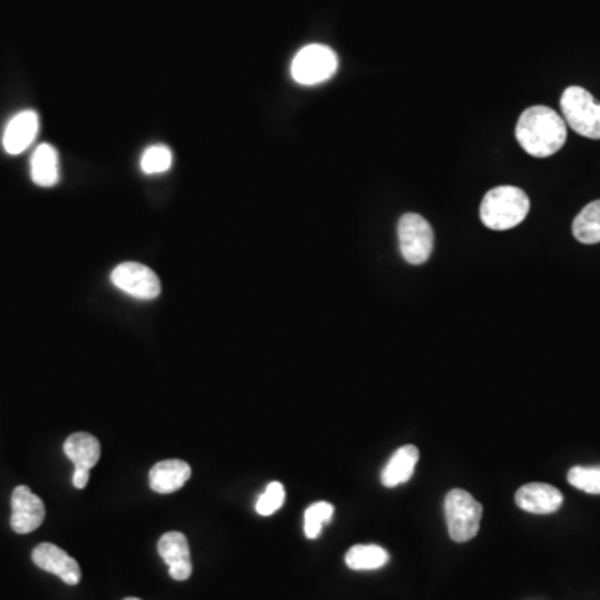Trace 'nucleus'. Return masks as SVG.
<instances>
[{
	"mask_svg": "<svg viewBox=\"0 0 600 600\" xmlns=\"http://www.w3.org/2000/svg\"><path fill=\"white\" fill-rule=\"evenodd\" d=\"M515 137L527 154L544 159L564 147L567 124L555 110L545 105H534L520 115Z\"/></svg>",
	"mask_w": 600,
	"mask_h": 600,
	"instance_id": "1",
	"label": "nucleus"
},
{
	"mask_svg": "<svg viewBox=\"0 0 600 600\" xmlns=\"http://www.w3.org/2000/svg\"><path fill=\"white\" fill-rule=\"evenodd\" d=\"M530 200L524 190L514 185H500L489 190L480 204V220L492 230L514 229L529 214Z\"/></svg>",
	"mask_w": 600,
	"mask_h": 600,
	"instance_id": "2",
	"label": "nucleus"
},
{
	"mask_svg": "<svg viewBox=\"0 0 600 600\" xmlns=\"http://www.w3.org/2000/svg\"><path fill=\"white\" fill-rule=\"evenodd\" d=\"M565 124L587 139L600 140V104L582 87H569L560 97Z\"/></svg>",
	"mask_w": 600,
	"mask_h": 600,
	"instance_id": "3",
	"label": "nucleus"
},
{
	"mask_svg": "<svg viewBox=\"0 0 600 600\" xmlns=\"http://www.w3.org/2000/svg\"><path fill=\"white\" fill-rule=\"evenodd\" d=\"M445 520L450 539L454 542H469L480 529L482 505L467 490H450L445 497Z\"/></svg>",
	"mask_w": 600,
	"mask_h": 600,
	"instance_id": "4",
	"label": "nucleus"
},
{
	"mask_svg": "<svg viewBox=\"0 0 600 600\" xmlns=\"http://www.w3.org/2000/svg\"><path fill=\"white\" fill-rule=\"evenodd\" d=\"M337 55L322 44H310L300 49L292 60L290 74L300 85H317L329 80L337 72Z\"/></svg>",
	"mask_w": 600,
	"mask_h": 600,
	"instance_id": "5",
	"label": "nucleus"
},
{
	"mask_svg": "<svg viewBox=\"0 0 600 600\" xmlns=\"http://www.w3.org/2000/svg\"><path fill=\"white\" fill-rule=\"evenodd\" d=\"M397 234L400 252L409 264L420 265L429 260L434 250V230L422 215L414 212L402 215Z\"/></svg>",
	"mask_w": 600,
	"mask_h": 600,
	"instance_id": "6",
	"label": "nucleus"
},
{
	"mask_svg": "<svg viewBox=\"0 0 600 600\" xmlns=\"http://www.w3.org/2000/svg\"><path fill=\"white\" fill-rule=\"evenodd\" d=\"M110 280L117 289L140 300L157 299L162 290L159 277L154 270L139 262H124L117 265L110 274Z\"/></svg>",
	"mask_w": 600,
	"mask_h": 600,
	"instance_id": "7",
	"label": "nucleus"
},
{
	"mask_svg": "<svg viewBox=\"0 0 600 600\" xmlns=\"http://www.w3.org/2000/svg\"><path fill=\"white\" fill-rule=\"evenodd\" d=\"M10 504H12L10 525L17 534H30L35 529H39L44 522V500L34 494L27 485L15 487Z\"/></svg>",
	"mask_w": 600,
	"mask_h": 600,
	"instance_id": "8",
	"label": "nucleus"
},
{
	"mask_svg": "<svg viewBox=\"0 0 600 600\" xmlns=\"http://www.w3.org/2000/svg\"><path fill=\"white\" fill-rule=\"evenodd\" d=\"M32 560L39 569L57 575L67 585H77L82 579L79 562L57 545L49 542L37 545L32 550Z\"/></svg>",
	"mask_w": 600,
	"mask_h": 600,
	"instance_id": "9",
	"label": "nucleus"
},
{
	"mask_svg": "<svg viewBox=\"0 0 600 600\" xmlns=\"http://www.w3.org/2000/svg\"><path fill=\"white\" fill-rule=\"evenodd\" d=\"M515 504L530 514H552L564 504V495L554 485L530 482L517 490Z\"/></svg>",
	"mask_w": 600,
	"mask_h": 600,
	"instance_id": "10",
	"label": "nucleus"
},
{
	"mask_svg": "<svg viewBox=\"0 0 600 600\" xmlns=\"http://www.w3.org/2000/svg\"><path fill=\"white\" fill-rule=\"evenodd\" d=\"M159 554L169 565V575L174 580L189 579L192 575L189 540L182 532H167L159 540Z\"/></svg>",
	"mask_w": 600,
	"mask_h": 600,
	"instance_id": "11",
	"label": "nucleus"
},
{
	"mask_svg": "<svg viewBox=\"0 0 600 600\" xmlns=\"http://www.w3.org/2000/svg\"><path fill=\"white\" fill-rule=\"evenodd\" d=\"M39 134V115L34 110H24L10 120L4 132V149L7 154L19 155L29 149Z\"/></svg>",
	"mask_w": 600,
	"mask_h": 600,
	"instance_id": "12",
	"label": "nucleus"
},
{
	"mask_svg": "<svg viewBox=\"0 0 600 600\" xmlns=\"http://www.w3.org/2000/svg\"><path fill=\"white\" fill-rule=\"evenodd\" d=\"M190 475H192V469L184 460H162L150 469V489L157 494H172L184 487L185 482L190 479Z\"/></svg>",
	"mask_w": 600,
	"mask_h": 600,
	"instance_id": "13",
	"label": "nucleus"
},
{
	"mask_svg": "<svg viewBox=\"0 0 600 600\" xmlns=\"http://www.w3.org/2000/svg\"><path fill=\"white\" fill-rule=\"evenodd\" d=\"M419 460V449L415 445H404L395 450L380 475V480L385 487H397L405 484L414 474L415 465Z\"/></svg>",
	"mask_w": 600,
	"mask_h": 600,
	"instance_id": "14",
	"label": "nucleus"
},
{
	"mask_svg": "<svg viewBox=\"0 0 600 600\" xmlns=\"http://www.w3.org/2000/svg\"><path fill=\"white\" fill-rule=\"evenodd\" d=\"M30 177L40 187H52L59 182V154L50 144H40L30 160Z\"/></svg>",
	"mask_w": 600,
	"mask_h": 600,
	"instance_id": "15",
	"label": "nucleus"
},
{
	"mask_svg": "<svg viewBox=\"0 0 600 600\" xmlns=\"http://www.w3.org/2000/svg\"><path fill=\"white\" fill-rule=\"evenodd\" d=\"M64 452L75 467L92 469L100 459V442L87 432H77L65 440Z\"/></svg>",
	"mask_w": 600,
	"mask_h": 600,
	"instance_id": "16",
	"label": "nucleus"
},
{
	"mask_svg": "<svg viewBox=\"0 0 600 600\" xmlns=\"http://www.w3.org/2000/svg\"><path fill=\"white\" fill-rule=\"evenodd\" d=\"M572 234L582 244H599L600 242V200L590 202L582 209L574 224Z\"/></svg>",
	"mask_w": 600,
	"mask_h": 600,
	"instance_id": "17",
	"label": "nucleus"
},
{
	"mask_svg": "<svg viewBox=\"0 0 600 600\" xmlns=\"http://www.w3.org/2000/svg\"><path fill=\"white\" fill-rule=\"evenodd\" d=\"M389 562L387 550L379 545H354L345 554V564L352 570H375Z\"/></svg>",
	"mask_w": 600,
	"mask_h": 600,
	"instance_id": "18",
	"label": "nucleus"
},
{
	"mask_svg": "<svg viewBox=\"0 0 600 600\" xmlns=\"http://www.w3.org/2000/svg\"><path fill=\"white\" fill-rule=\"evenodd\" d=\"M334 515V505L329 502H315L305 510L304 532L307 539H317L322 534V527L329 524Z\"/></svg>",
	"mask_w": 600,
	"mask_h": 600,
	"instance_id": "19",
	"label": "nucleus"
},
{
	"mask_svg": "<svg viewBox=\"0 0 600 600\" xmlns=\"http://www.w3.org/2000/svg\"><path fill=\"white\" fill-rule=\"evenodd\" d=\"M172 162H174V157H172V150L169 147L152 145L142 155L140 169L144 174H164L172 167Z\"/></svg>",
	"mask_w": 600,
	"mask_h": 600,
	"instance_id": "20",
	"label": "nucleus"
},
{
	"mask_svg": "<svg viewBox=\"0 0 600 600\" xmlns=\"http://www.w3.org/2000/svg\"><path fill=\"white\" fill-rule=\"evenodd\" d=\"M569 484L587 494H600V467H572L567 474Z\"/></svg>",
	"mask_w": 600,
	"mask_h": 600,
	"instance_id": "21",
	"label": "nucleus"
},
{
	"mask_svg": "<svg viewBox=\"0 0 600 600\" xmlns=\"http://www.w3.org/2000/svg\"><path fill=\"white\" fill-rule=\"evenodd\" d=\"M284 500V485L280 484V482H272V484L267 485L264 494L260 495L257 505H255V510H257V514L269 517V515L275 514L284 505Z\"/></svg>",
	"mask_w": 600,
	"mask_h": 600,
	"instance_id": "22",
	"label": "nucleus"
},
{
	"mask_svg": "<svg viewBox=\"0 0 600 600\" xmlns=\"http://www.w3.org/2000/svg\"><path fill=\"white\" fill-rule=\"evenodd\" d=\"M89 472L90 469H85V467H75L74 479H72L74 487H77V489H84L87 482H89Z\"/></svg>",
	"mask_w": 600,
	"mask_h": 600,
	"instance_id": "23",
	"label": "nucleus"
},
{
	"mask_svg": "<svg viewBox=\"0 0 600 600\" xmlns=\"http://www.w3.org/2000/svg\"><path fill=\"white\" fill-rule=\"evenodd\" d=\"M124 600H140V599H137V597H127V599H124Z\"/></svg>",
	"mask_w": 600,
	"mask_h": 600,
	"instance_id": "24",
	"label": "nucleus"
}]
</instances>
